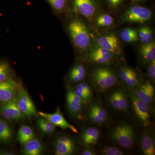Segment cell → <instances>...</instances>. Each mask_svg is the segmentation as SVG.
Segmentation results:
<instances>
[{"label":"cell","instance_id":"cell-1","mask_svg":"<svg viewBox=\"0 0 155 155\" xmlns=\"http://www.w3.org/2000/svg\"><path fill=\"white\" fill-rule=\"evenodd\" d=\"M90 73L91 85L98 92H104L116 87L119 83L118 74L108 66H101Z\"/></svg>","mask_w":155,"mask_h":155},{"label":"cell","instance_id":"cell-2","mask_svg":"<svg viewBox=\"0 0 155 155\" xmlns=\"http://www.w3.org/2000/svg\"><path fill=\"white\" fill-rule=\"evenodd\" d=\"M133 125L126 122H121L111 128L109 138L117 146L123 150L132 148L135 144L137 134Z\"/></svg>","mask_w":155,"mask_h":155},{"label":"cell","instance_id":"cell-3","mask_svg":"<svg viewBox=\"0 0 155 155\" xmlns=\"http://www.w3.org/2000/svg\"><path fill=\"white\" fill-rule=\"evenodd\" d=\"M67 29L74 47L80 51H86L91 44V37L86 25L76 17L67 22Z\"/></svg>","mask_w":155,"mask_h":155},{"label":"cell","instance_id":"cell-4","mask_svg":"<svg viewBox=\"0 0 155 155\" xmlns=\"http://www.w3.org/2000/svg\"><path fill=\"white\" fill-rule=\"evenodd\" d=\"M134 117L142 127H150L152 124L153 110L151 105L140 100L131 91L128 90Z\"/></svg>","mask_w":155,"mask_h":155},{"label":"cell","instance_id":"cell-5","mask_svg":"<svg viewBox=\"0 0 155 155\" xmlns=\"http://www.w3.org/2000/svg\"><path fill=\"white\" fill-rule=\"evenodd\" d=\"M110 90L107 99L110 107L118 114L128 112L131 108V103L128 90L115 87Z\"/></svg>","mask_w":155,"mask_h":155},{"label":"cell","instance_id":"cell-6","mask_svg":"<svg viewBox=\"0 0 155 155\" xmlns=\"http://www.w3.org/2000/svg\"><path fill=\"white\" fill-rule=\"evenodd\" d=\"M87 117L92 124L97 126L106 125L110 119L108 111L102 103L98 100H92L89 103Z\"/></svg>","mask_w":155,"mask_h":155},{"label":"cell","instance_id":"cell-7","mask_svg":"<svg viewBox=\"0 0 155 155\" xmlns=\"http://www.w3.org/2000/svg\"><path fill=\"white\" fill-rule=\"evenodd\" d=\"M153 17L152 12L146 7L140 5L131 6L122 15L123 22L129 23H144Z\"/></svg>","mask_w":155,"mask_h":155},{"label":"cell","instance_id":"cell-8","mask_svg":"<svg viewBox=\"0 0 155 155\" xmlns=\"http://www.w3.org/2000/svg\"><path fill=\"white\" fill-rule=\"evenodd\" d=\"M118 74L119 81L125 85V88L132 90L143 81L141 72L129 67L124 66L119 69Z\"/></svg>","mask_w":155,"mask_h":155},{"label":"cell","instance_id":"cell-9","mask_svg":"<svg viewBox=\"0 0 155 155\" xmlns=\"http://www.w3.org/2000/svg\"><path fill=\"white\" fill-rule=\"evenodd\" d=\"M15 98L19 110L26 117L32 118L37 115L36 108L31 98L21 84L17 89Z\"/></svg>","mask_w":155,"mask_h":155},{"label":"cell","instance_id":"cell-10","mask_svg":"<svg viewBox=\"0 0 155 155\" xmlns=\"http://www.w3.org/2000/svg\"><path fill=\"white\" fill-rule=\"evenodd\" d=\"M97 45L107 50L116 57L123 54L121 42L118 37L114 34H107L99 37L97 40Z\"/></svg>","mask_w":155,"mask_h":155},{"label":"cell","instance_id":"cell-11","mask_svg":"<svg viewBox=\"0 0 155 155\" xmlns=\"http://www.w3.org/2000/svg\"><path fill=\"white\" fill-rule=\"evenodd\" d=\"M66 103L67 110L71 116L77 118L81 116L84 105L83 101L69 84H67L66 89Z\"/></svg>","mask_w":155,"mask_h":155},{"label":"cell","instance_id":"cell-12","mask_svg":"<svg viewBox=\"0 0 155 155\" xmlns=\"http://www.w3.org/2000/svg\"><path fill=\"white\" fill-rule=\"evenodd\" d=\"M117 57L107 50L97 45L89 54V61L99 66H109L116 61Z\"/></svg>","mask_w":155,"mask_h":155},{"label":"cell","instance_id":"cell-13","mask_svg":"<svg viewBox=\"0 0 155 155\" xmlns=\"http://www.w3.org/2000/svg\"><path fill=\"white\" fill-rule=\"evenodd\" d=\"M0 113L6 120L19 121L26 119L17 106L15 96L1 105Z\"/></svg>","mask_w":155,"mask_h":155},{"label":"cell","instance_id":"cell-14","mask_svg":"<svg viewBox=\"0 0 155 155\" xmlns=\"http://www.w3.org/2000/svg\"><path fill=\"white\" fill-rule=\"evenodd\" d=\"M54 153L56 155H72L76 150L75 140L67 135L59 136L54 143Z\"/></svg>","mask_w":155,"mask_h":155},{"label":"cell","instance_id":"cell-15","mask_svg":"<svg viewBox=\"0 0 155 155\" xmlns=\"http://www.w3.org/2000/svg\"><path fill=\"white\" fill-rule=\"evenodd\" d=\"M70 5L76 12L87 19L94 17L97 8L95 0H69Z\"/></svg>","mask_w":155,"mask_h":155},{"label":"cell","instance_id":"cell-16","mask_svg":"<svg viewBox=\"0 0 155 155\" xmlns=\"http://www.w3.org/2000/svg\"><path fill=\"white\" fill-rule=\"evenodd\" d=\"M131 91L140 100L152 105L155 100L153 83L149 80L143 81L137 87Z\"/></svg>","mask_w":155,"mask_h":155},{"label":"cell","instance_id":"cell-17","mask_svg":"<svg viewBox=\"0 0 155 155\" xmlns=\"http://www.w3.org/2000/svg\"><path fill=\"white\" fill-rule=\"evenodd\" d=\"M38 114L41 117L47 119L56 127H61L64 130L69 129L74 133H78L77 129L66 120L59 107H58L55 112L53 114H48L39 111Z\"/></svg>","mask_w":155,"mask_h":155},{"label":"cell","instance_id":"cell-18","mask_svg":"<svg viewBox=\"0 0 155 155\" xmlns=\"http://www.w3.org/2000/svg\"><path fill=\"white\" fill-rule=\"evenodd\" d=\"M21 84L14 78L0 82V104L14 97Z\"/></svg>","mask_w":155,"mask_h":155},{"label":"cell","instance_id":"cell-19","mask_svg":"<svg viewBox=\"0 0 155 155\" xmlns=\"http://www.w3.org/2000/svg\"><path fill=\"white\" fill-rule=\"evenodd\" d=\"M101 132L96 127H88L84 128L81 134V140L85 147H93L99 140Z\"/></svg>","mask_w":155,"mask_h":155},{"label":"cell","instance_id":"cell-20","mask_svg":"<svg viewBox=\"0 0 155 155\" xmlns=\"http://www.w3.org/2000/svg\"><path fill=\"white\" fill-rule=\"evenodd\" d=\"M140 147L143 154L155 155V138L153 134L147 131L144 132L140 138Z\"/></svg>","mask_w":155,"mask_h":155},{"label":"cell","instance_id":"cell-21","mask_svg":"<svg viewBox=\"0 0 155 155\" xmlns=\"http://www.w3.org/2000/svg\"><path fill=\"white\" fill-rule=\"evenodd\" d=\"M76 94L81 99L84 105L88 104L93 98V92L91 85L84 81L77 83L73 87Z\"/></svg>","mask_w":155,"mask_h":155},{"label":"cell","instance_id":"cell-22","mask_svg":"<svg viewBox=\"0 0 155 155\" xmlns=\"http://www.w3.org/2000/svg\"><path fill=\"white\" fill-rule=\"evenodd\" d=\"M22 153L25 155H41L44 151V147L38 139L30 140L23 145Z\"/></svg>","mask_w":155,"mask_h":155},{"label":"cell","instance_id":"cell-23","mask_svg":"<svg viewBox=\"0 0 155 155\" xmlns=\"http://www.w3.org/2000/svg\"><path fill=\"white\" fill-rule=\"evenodd\" d=\"M86 75L85 66L82 63L78 62L70 69L68 74V78L71 82L77 84L84 81Z\"/></svg>","mask_w":155,"mask_h":155},{"label":"cell","instance_id":"cell-24","mask_svg":"<svg viewBox=\"0 0 155 155\" xmlns=\"http://www.w3.org/2000/svg\"><path fill=\"white\" fill-rule=\"evenodd\" d=\"M14 132L10 124L5 119H0V143L9 144L14 139Z\"/></svg>","mask_w":155,"mask_h":155},{"label":"cell","instance_id":"cell-25","mask_svg":"<svg viewBox=\"0 0 155 155\" xmlns=\"http://www.w3.org/2000/svg\"><path fill=\"white\" fill-rule=\"evenodd\" d=\"M140 54L144 64L148 65L155 60V43L152 41L148 43L143 44L140 48Z\"/></svg>","mask_w":155,"mask_h":155},{"label":"cell","instance_id":"cell-26","mask_svg":"<svg viewBox=\"0 0 155 155\" xmlns=\"http://www.w3.org/2000/svg\"><path fill=\"white\" fill-rule=\"evenodd\" d=\"M34 137V132L30 126L22 125L19 127L17 133V138L20 144L23 145Z\"/></svg>","mask_w":155,"mask_h":155},{"label":"cell","instance_id":"cell-27","mask_svg":"<svg viewBox=\"0 0 155 155\" xmlns=\"http://www.w3.org/2000/svg\"><path fill=\"white\" fill-rule=\"evenodd\" d=\"M15 74L8 62L5 60L0 61V82L14 79Z\"/></svg>","mask_w":155,"mask_h":155},{"label":"cell","instance_id":"cell-28","mask_svg":"<svg viewBox=\"0 0 155 155\" xmlns=\"http://www.w3.org/2000/svg\"><path fill=\"white\" fill-rule=\"evenodd\" d=\"M51 6L54 13L60 14L64 13L69 6V0H45Z\"/></svg>","mask_w":155,"mask_h":155},{"label":"cell","instance_id":"cell-29","mask_svg":"<svg viewBox=\"0 0 155 155\" xmlns=\"http://www.w3.org/2000/svg\"><path fill=\"white\" fill-rule=\"evenodd\" d=\"M120 37L122 40L127 43H134L139 39L137 31L131 28H125L121 31Z\"/></svg>","mask_w":155,"mask_h":155},{"label":"cell","instance_id":"cell-30","mask_svg":"<svg viewBox=\"0 0 155 155\" xmlns=\"http://www.w3.org/2000/svg\"><path fill=\"white\" fill-rule=\"evenodd\" d=\"M37 124L40 130L46 134L53 133L56 129V126L44 117H41L38 119Z\"/></svg>","mask_w":155,"mask_h":155},{"label":"cell","instance_id":"cell-31","mask_svg":"<svg viewBox=\"0 0 155 155\" xmlns=\"http://www.w3.org/2000/svg\"><path fill=\"white\" fill-rule=\"evenodd\" d=\"M138 38L143 44L148 43L152 41L153 31L149 26H143L137 31Z\"/></svg>","mask_w":155,"mask_h":155},{"label":"cell","instance_id":"cell-32","mask_svg":"<svg viewBox=\"0 0 155 155\" xmlns=\"http://www.w3.org/2000/svg\"><path fill=\"white\" fill-rule=\"evenodd\" d=\"M96 22L98 27H108L113 25L114 19L110 14L104 13L98 16Z\"/></svg>","mask_w":155,"mask_h":155},{"label":"cell","instance_id":"cell-33","mask_svg":"<svg viewBox=\"0 0 155 155\" xmlns=\"http://www.w3.org/2000/svg\"><path fill=\"white\" fill-rule=\"evenodd\" d=\"M100 153L103 155H125V153L123 149L117 146H104L100 150Z\"/></svg>","mask_w":155,"mask_h":155},{"label":"cell","instance_id":"cell-34","mask_svg":"<svg viewBox=\"0 0 155 155\" xmlns=\"http://www.w3.org/2000/svg\"><path fill=\"white\" fill-rule=\"evenodd\" d=\"M147 77L153 83L155 81V60H154L147 65L146 73Z\"/></svg>","mask_w":155,"mask_h":155},{"label":"cell","instance_id":"cell-35","mask_svg":"<svg viewBox=\"0 0 155 155\" xmlns=\"http://www.w3.org/2000/svg\"><path fill=\"white\" fill-rule=\"evenodd\" d=\"M108 5L111 9H116L119 8L123 2V0H106Z\"/></svg>","mask_w":155,"mask_h":155},{"label":"cell","instance_id":"cell-36","mask_svg":"<svg viewBox=\"0 0 155 155\" xmlns=\"http://www.w3.org/2000/svg\"><path fill=\"white\" fill-rule=\"evenodd\" d=\"M81 155H96L97 154L93 147H86V148L83 150L82 152L81 153Z\"/></svg>","mask_w":155,"mask_h":155},{"label":"cell","instance_id":"cell-37","mask_svg":"<svg viewBox=\"0 0 155 155\" xmlns=\"http://www.w3.org/2000/svg\"><path fill=\"white\" fill-rule=\"evenodd\" d=\"M15 153L11 151L6 150H0V155H14Z\"/></svg>","mask_w":155,"mask_h":155},{"label":"cell","instance_id":"cell-38","mask_svg":"<svg viewBox=\"0 0 155 155\" xmlns=\"http://www.w3.org/2000/svg\"><path fill=\"white\" fill-rule=\"evenodd\" d=\"M144 0H131L132 2H142Z\"/></svg>","mask_w":155,"mask_h":155}]
</instances>
